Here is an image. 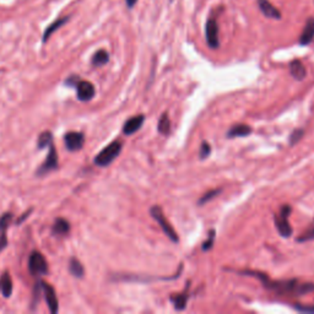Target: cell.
Wrapping results in <instances>:
<instances>
[{"mask_svg": "<svg viewBox=\"0 0 314 314\" xmlns=\"http://www.w3.org/2000/svg\"><path fill=\"white\" fill-rule=\"evenodd\" d=\"M237 273L258 279L267 290L280 296H303L314 292V284H301L297 280H271L264 273L255 270H242Z\"/></svg>", "mask_w": 314, "mask_h": 314, "instance_id": "6da1fadb", "label": "cell"}, {"mask_svg": "<svg viewBox=\"0 0 314 314\" xmlns=\"http://www.w3.org/2000/svg\"><path fill=\"white\" fill-rule=\"evenodd\" d=\"M122 142L116 140V141L111 142L110 145H107L101 152L95 157V165L99 167H107L119 156V153L122 152Z\"/></svg>", "mask_w": 314, "mask_h": 314, "instance_id": "7a4b0ae2", "label": "cell"}, {"mask_svg": "<svg viewBox=\"0 0 314 314\" xmlns=\"http://www.w3.org/2000/svg\"><path fill=\"white\" fill-rule=\"evenodd\" d=\"M150 214H151V216H152V218L159 222V225L161 226L162 231L165 232V235H166L172 242L178 243V241H179L178 235H177V232L175 231V228L172 227V225L168 222V220L166 219V216H165L164 211H162L161 207L155 205V206H152L150 209Z\"/></svg>", "mask_w": 314, "mask_h": 314, "instance_id": "3957f363", "label": "cell"}, {"mask_svg": "<svg viewBox=\"0 0 314 314\" xmlns=\"http://www.w3.org/2000/svg\"><path fill=\"white\" fill-rule=\"evenodd\" d=\"M291 211V206L288 205H284L281 206L280 209L279 214L275 215V226L278 228V232L280 233V236H282L284 238H288V237L292 236L293 230L291 227L290 221H288V216H290Z\"/></svg>", "mask_w": 314, "mask_h": 314, "instance_id": "277c9868", "label": "cell"}, {"mask_svg": "<svg viewBox=\"0 0 314 314\" xmlns=\"http://www.w3.org/2000/svg\"><path fill=\"white\" fill-rule=\"evenodd\" d=\"M28 270L31 275H45L48 273V263L39 252H32L28 258Z\"/></svg>", "mask_w": 314, "mask_h": 314, "instance_id": "5b68a950", "label": "cell"}, {"mask_svg": "<svg viewBox=\"0 0 314 314\" xmlns=\"http://www.w3.org/2000/svg\"><path fill=\"white\" fill-rule=\"evenodd\" d=\"M59 167V162H58V155H57V150L54 147V145H49V151H48V155L45 161L42 164V166L37 170L36 175L37 176H44L47 173L52 172V171H56L57 168Z\"/></svg>", "mask_w": 314, "mask_h": 314, "instance_id": "8992f818", "label": "cell"}, {"mask_svg": "<svg viewBox=\"0 0 314 314\" xmlns=\"http://www.w3.org/2000/svg\"><path fill=\"white\" fill-rule=\"evenodd\" d=\"M205 36H206L207 45H209L211 49H218V48L220 47L219 25L214 18H210L206 21V26H205Z\"/></svg>", "mask_w": 314, "mask_h": 314, "instance_id": "52a82bcc", "label": "cell"}, {"mask_svg": "<svg viewBox=\"0 0 314 314\" xmlns=\"http://www.w3.org/2000/svg\"><path fill=\"white\" fill-rule=\"evenodd\" d=\"M64 144L68 150L74 152V151L81 150L85 144V136L79 131H69L64 135Z\"/></svg>", "mask_w": 314, "mask_h": 314, "instance_id": "ba28073f", "label": "cell"}, {"mask_svg": "<svg viewBox=\"0 0 314 314\" xmlns=\"http://www.w3.org/2000/svg\"><path fill=\"white\" fill-rule=\"evenodd\" d=\"M76 96H78V99L81 102H87L90 99L93 98L95 96L96 91L95 86L91 84L90 81H82V80H79V82L76 84Z\"/></svg>", "mask_w": 314, "mask_h": 314, "instance_id": "9c48e42d", "label": "cell"}, {"mask_svg": "<svg viewBox=\"0 0 314 314\" xmlns=\"http://www.w3.org/2000/svg\"><path fill=\"white\" fill-rule=\"evenodd\" d=\"M42 290H43V296L48 304V308H49L50 312L56 314L59 309V303L56 295V291H54V288L50 285L45 284L44 281H42Z\"/></svg>", "mask_w": 314, "mask_h": 314, "instance_id": "30bf717a", "label": "cell"}, {"mask_svg": "<svg viewBox=\"0 0 314 314\" xmlns=\"http://www.w3.org/2000/svg\"><path fill=\"white\" fill-rule=\"evenodd\" d=\"M144 122H145L144 114L131 117V118L128 119V121L124 123V125H123V133H124L125 135H133L134 133H136V131L142 127Z\"/></svg>", "mask_w": 314, "mask_h": 314, "instance_id": "8fae6325", "label": "cell"}, {"mask_svg": "<svg viewBox=\"0 0 314 314\" xmlns=\"http://www.w3.org/2000/svg\"><path fill=\"white\" fill-rule=\"evenodd\" d=\"M313 39H314V18H309L307 20V22H305L303 30H302L298 42L299 44L307 45L312 43Z\"/></svg>", "mask_w": 314, "mask_h": 314, "instance_id": "7c38bea8", "label": "cell"}, {"mask_svg": "<svg viewBox=\"0 0 314 314\" xmlns=\"http://www.w3.org/2000/svg\"><path fill=\"white\" fill-rule=\"evenodd\" d=\"M256 2H258L259 9H260L261 13L264 14V16L275 20L281 19V13L271 4L269 0H256Z\"/></svg>", "mask_w": 314, "mask_h": 314, "instance_id": "4fadbf2b", "label": "cell"}, {"mask_svg": "<svg viewBox=\"0 0 314 314\" xmlns=\"http://www.w3.org/2000/svg\"><path fill=\"white\" fill-rule=\"evenodd\" d=\"M252 133V128L247 124H236L227 131V138H243V136L249 135Z\"/></svg>", "mask_w": 314, "mask_h": 314, "instance_id": "5bb4252c", "label": "cell"}, {"mask_svg": "<svg viewBox=\"0 0 314 314\" xmlns=\"http://www.w3.org/2000/svg\"><path fill=\"white\" fill-rule=\"evenodd\" d=\"M0 292L5 298H9L13 295V280H11L10 274L5 271L0 278Z\"/></svg>", "mask_w": 314, "mask_h": 314, "instance_id": "9a60e30c", "label": "cell"}, {"mask_svg": "<svg viewBox=\"0 0 314 314\" xmlns=\"http://www.w3.org/2000/svg\"><path fill=\"white\" fill-rule=\"evenodd\" d=\"M68 21H69V18H68V16H64V18H61V19L56 20V21H54V22H52V24H50L49 26L45 28V31H44V33H43V37H42V41H43V43H45V42H47L48 39H49V37L52 36L57 30H59V28L64 26V25L67 24Z\"/></svg>", "mask_w": 314, "mask_h": 314, "instance_id": "2e32d148", "label": "cell"}, {"mask_svg": "<svg viewBox=\"0 0 314 314\" xmlns=\"http://www.w3.org/2000/svg\"><path fill=\"white\" fill-rule=\"evenodd\" d=\"M290 73L291 75L293 76L296 80H303L307 75V71H305V68L303 65V63L298 59H295L290 63Z\"/></svg>", "mask_w": 314, "mask_h": 314, "instance_id": "e0dca14e", "label": "cell"}, {"mask_svg": "<svg viewBox=\"0 0 314 314\" xmlns=\"http://www.w3.org/2000/svg\"><path fill=\"white\" fill-rule=\"evenodd\" d=\"M70 232V224L65 219H57L52 227V233L56 236H67Z\"/></svg>", "mask_w": 314, "mask_h": 314, "instance_id": "ac0fdd59", "label": "cell"}, {"mask_svg": "<svg viewBox=\"0 0 314 314\" xmlns=\"http://www.w3.org/2000/svg\"><path fill=\"white\" fill-rule=\"evenodd\" d=\"M69 270H70L71 275H73L74 278L81 279L82 276H84V274H85L84 267H82L81 261L78 260V259H76V258H71L70 259V261H69Z\"/></svg>", "mask_w": 314, "mask_h": 314, "instance_id": "d6986e66", "label": "cell"}, {"mask_svg": "<svg viewBox=\"0 0 314 314\" xmlns=\"http://www.w3.org/2000/svg\"><path fill=\"white\" fill-rule=\"evenodd\" d=\"M188 290V287H187ZM187 290H185L184 293H179V295L176 296H171V302H172L173 305L177 310H183L185 309V305H187V301H188V293Z\"/></svg>", "mask_w": 314, "mask_h": 314, "instance_id": "ffe728a7", "label": "cell"}, {"mask_svg": "<svg viewBox=\"0 0 314 314\" xmlns=\"http://www.w3.org/2000/svg\"><path fill=\"white\" fill-rule=\"evenodd\" d=\"M108 61H110V54L106 52L104 49H101L93 54L91 63H92L93 67H103V65L107 64Z\"/></svg>", "mask_w": 314, "mask_h": 314, "instance_id": "44dd1931", "label": "cell"}, {"mask_svg": "<svg viewBox=\"0 0 314 314\" xmlns=\"http://www.w3.org/2000/svg\"><path fill=\"white\" fill-rule=\"evenodd\" d=\"M53 144V135L50 131H43L39 134L38 140H37V146L38 148H45L49 147V145Z\"/></svg>", "mask_w": 314, "mask_h": 314, "instance_id": "7402d4cb", "label": "cell"}, {"mask_svg": "<svg viewBox=\"0 0 314 314\" xmlns=\"http://www.w3.org/2000/svg\"><path fill=\"white\" fill-rule=\"evenodd\" d=\"M157 128H159V131L162 134V135H168V134H170L171 121H170V118H168L167 113L162 114L161 118H160V121H159V125H157Z\"/></svg>", "mask_w": 314, "mask_h": 314, "instance_id": "603a6c76", "label": "cell"}, {"mask_svg": "<svg viewBox=\"0 0 314 314\" xmlns=\"http://www.w3.org/2000/svg\"><path fill=\"white\" fill-rule=\"evenodd\" d=\"M13 214L5 213L0 216V232H7V230L10 226V222L13 220Z\"/></svg>", "mask_w": 314, "mask_h": 314, "instance_id": "cb8c5ba5", "label": "cell"}, {"mask_svg": "<svg viewBox=\"0 0 314 314\" xmlns=\"http://www.w3.org/2000/svg\"><path fill=\"white\" fill-rule=\"evenodd\" d=\"M43 293V290H42V281H37L35 290H33V296H32V302H31V308L35 309L37 303L39 301V295Z\"/></svg>", "mask_w": 314, "mask_h": 314, "instance_id": "d4e9b609", "label": "cell"}, {"mask_svg": "<svg viewBox=\"0 0 314 314\" xmlns=\"http://www.w3.org/2000/svg\"><path fill=\"white\" fill-rule=\"evenodd\" d=\"M313 239H314V222L312 224V226L308 228L305 232L302 233V236H299L298 238H297V242H299V243H304V242L313 241Z\"/></svg>", "mask_w": 314, "mask_h": 314, "instance_id": "484cf974", "label": "cell"}, {"mask_svg": "<svg viewBox=\"0 0 314 314\" xmlns=\"http://www.w3.org/2000/svg\"><path fill=\"white\" fill-rule=\"evenodd\" d=\"M304 135V130L303 129H295L292 131V133H291V135H290V140H288V141H290V145L291 146H295V145L297 144V142L299 141V140L302 139V136Z\"/></svg>", "mask_w": 314, "mask_h": 314, "instance_id": "4316f807", "label": "cell"}, {"mask_svg": "<svg viewBox=\"0 0 314 314\" xmlns=\"http://www.w3.org/2000/svg\"><path fill=\"white\" fill-rule=\"evenodd\" d=\"M220 193H221V189H213V190H210V192H207L206 194H205V195H202L201 198L199 199L198 204H199V205L206 204V202H207V201H210L211 199H214L216 195H219Z\"/></svg>", "mask_w": 314, "mask_h": 314, "instance_id": "83f0119b", "label": "cell"}, {"mask_svg": "<svg viewBox=\"0 0 314 314\" xmlns=\"http://www.w3.org/2000/svg\"><path fill=\"white\" fill-rule=\"evenodd\" d=\"M214 241H215V230H211L209 232V237H207V241H205L204 243L201 244L202 250H204V252L210 250L214 245Z\"/></svg>", "mask_w": 314, "mask_h": 314, "instance_id": "f1b7e54d", "label": "cell"}, {"mask_svg": "<svg viewBox=\"0 0 314 314\" xmlns=\"http://www.w3.org/2000/svg\"><path fill=\"white\" fill-rule=\"evenodd\" d=\"M210 153H211V146L206 141H204L200 146V151H199V157H200L201 160H205Z\"/></svg>", "mask_w": 314, "mask_h": 314, "instance_id": "f546056e", "label": "cell"}, {"mask_svg": "<svg viewBox=\"0 0 314 314\" xmlns=\"http://www.w3.org/2000/svg\"><path fill=\"white\" fill-rule=\"evenodd\" d=\"M297 310L304 313H314V305H303V304H296L293 305Z\"/></svg>", "mask_w": 314, "mask_h": 314, "instance_id": "4dcf8cb0", "label": "cell"}, {"mask_svg": "<svg viewBox=\"0 0 314 314\" xmlns=\"http://www.w3.org/2000/svg\"><path fill=\"white\" fill-rule=\"evenodd\" d=\"M8 237H7V232H0V253L8 247Z\"/></svg>", "mask_w": 314, "mask_h": 314, "instance_id": "1f68e13d", "label": "cell"}, {"mask_svg": "<svg viewBox=\"0 0 314 314\" xmlns=\"http://www.w3.org/2000/svg\"><path fill=\"white\" fill-rule=\"evenodd\" d=\"M79 80H80L79 76H75V75L70 76V78H68L67 81H65V84L70 85V86H76V84L79 82Z\"/></svg>", "mask_w": 314, "mask_h": 314, "instance_id": "d6a6232c", "label": "cell"}, {"mask_svg": "<svg viewBox=\"0 0 314 314\" xmlns=\"http://www.w3.org/2000/svg\"><path fill=\"white\" fill-rule=\"evenodd\" d=\"M31 213H32V209H31V210H28V211H26V213H25V214H24V215H22V218H21V219H19V220H18V221H16V224H18V225H19V224H21V222H24V221H25V220H26V219L28 218V215H30V214H31Z\"/></svg>", "mask_w": 314, "mask_h": 314, "instance_id": "836d02e7", "label": "cell"}, {"mask_svg": "<svg viewBox=\"0 0 314 314\" xmlns=\"http://www.w3.org/2000/svg\"><path fill=\"white\" fill-rule=\"evenodd\" d=\"M136 3H138V0H125V4H127V7L129 8V9H133V8L135 7Z\"/></svg>", "mask_w": 314, "mask_h": 314, "instance_id": "e575fe53", "label": "cell"}, {"mask_svg": "<svg viewBox=\"0 0 314 314\" xmlns=\"http://www.w3.org/2000/svg\"><path fill=\"white\" fill-rule=\"evenodd\" d=\"M171 2H172V0H171Z\"/></svg>", "mask_w": 314, "mask_h": 314, "instance_id": "d590c367", "label": "cell"}]
</instances>
